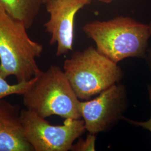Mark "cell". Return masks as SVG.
Instances as JSON below:
<instances>
[{"instance_id":"cell-1","label":"cell","mask_w":151,"mask_h":151,"mask_svg":"<svg viewBox=\"0 0 151 151\" xmlns=\"http://www.w3.org/2000/svg\"><path fill=\"white\" fill-rule=\"evenodd\" d=\"M82 30L99 52L116 63L128 58H145L151 38L149 24L128 16L86 23Z\"/></svg>"},{"instance_id":"cell-2","label":"cell","mask_w":151,"mask_h":151,"mask_svg":"<svg viewBox=\"0 0 151 151\" xmlns=\"http://www.w3.org/2000/svg\"><path fill=\"white\" fill-rule=\"evenodd\" d=\"M25 24L10 16L0 6V77L11 76L17 82L32 80L41 72L37 58L43 45L32 40Z\"/></svg>"},{"instance_id":"cell-3","label":"cell","mask_w":151,"mask_h":151,"mask_svg":"<svg viewBox=\"0 0 151 151\" xmlns=\"http://www.w3.org/2000/svg\"><path fill=\"white\" fill-rule=\"evenodd\" d=\"M27 109L46 119L58 115L65 119H80L81 101L62 70L50 65L34 78L30 86L22 95Z\"/></svg>"},{"instance_id":"cell-4","label":"cell","mask_w":151,"mask_h":151,"mask_svg":"<svg viewBox=\"0 0 151 151\" xmlns=\"http://www.w3.org/2000/svg\"><path fill=\"white\" fill-rule=\"evenodd\" d=\"M63 71L77 97L89 100L119 83L124 73L118 65L89 46L73 52L63 64Z\"/></svg>"},{"instance_id":"cell-5","label":"cell","mask_w":151,"mask_h":151,"mask_svg":"<svg viewBox=\"0 0 151 151\" xmlns=\"http://www.w3.org/2000/svg\"><path fill=\"white\" fill-rule=\"evenodd\" d=\"M25 135L35 151H68L86 130L83 119H65L62 125H53L29 110L20 113Z\"/></svg>"},{"instance_id":"cell-6","label":"cell","mask_w":151,"mask_h":151,"mask_svg":"<svg viewBox=\"0 0 151 151\" xmlns=\"http://www.w3.org/2000/svg\"><path fill=\"white\" fill-rule=\"evenodd\" d=\"M128 107L125 87L119 83L101 92L92 100L81 101V118L88 133L108 132L124 118Z\"/></svg>"},{"instance_id":"cell-7","label":"cell","mask_w":151,"mask_h":151,"mask_svg":"<svg viewBox=\"0 0 151 151\" xmlns=\"http://www.w3.org/2000/svg\"><path fill=\"white\" fill-rule=\"evenodd\" d=\"M92 0H47L45 2L49 19L44 26L51 35L50 44H57L56 55L67 54L73 49L74 23L77 13Z\"/></svg>"},{"instance_id":"cell-8","label":"cell","mask_w":151,"mask_h":151,"mask_svg":"<svg viewBox=\"0 0 151 151\" xmlns=\"http://www.w3.org/2000/svg\"><path fill=\"white\" fill-rule=\"evenodd\" d=\"M17 105L0 100V151H32L22 123Z\"/></svg>"},{"instance_id":"cell-9","label":"cell","mask_w":151,"mask_h":151,"mask_svg":"<svg viewBox=\"0 0 151 151\" xmlns=\"http://www.w3.org/2000/svg\"><path fill=\"white\" fill-rule=\"evenodd\" d=\"M44 0H0L1 6L10 16L22 22L27 29L32 26Z\"/></svg>"},{"instance_id":"cell-10","label":"cell","mask_w":151,"mask_h":151,"mask_svg":"<svg viewBox=\"0 0 151 151\" xmlns=\"http://www.w3.org/2000/svg\"><path fill=\"white\" fill-rule=\"evenodd\" d=\"M34 78L30 81L17 82V83L11 85L5 78L0 77V100L14 95L22 96L32 85Z\"/></svg>"},{"instance_id":"cell-11","label":"cell","mask_w":151,"mask_h":151,"mask_svg":"<svg viewBox=\"0 0 151 151\" xmlns=\"http://www.w3.org/2000/svg\"><path fill=\"white\" fill-rule=\"evenodd\" d=\"M96 134L88 133L85 139H79L70 148L72 151H94L96 150Z\"/></svg>"},{"instance_id":"cell-12","label":"cell","mask_w":151,"mask_h":151,"mask_svg":"<svg viewBox=\"0 0 151 151\" xmlns=\"http://www.w3.org/2000/svg\"><path fill=\"white\" fill-rule=\"evenodd\" d=\"M148 94H149V99L151 103V84H150L148 86ZM125 121L127 122L130 124H132L133 125H135L137 127H140L141 128L145 129L148 130L150 131L151 133V117L150 119L148 120L147 121L145 122H138V121H135V120H130L128 118H126L124 117V119Z\"/></svg>"},{"instance_id":"cell-13","label":"cell","mask_w":151,"mask_h":151,"mask_svg":"<svg viewBox=\"0 0 151 151\" xmlns=\"http://www.w3.org/2000/svg\"><path fill=\"white\" fill-rule=\"evenodd\" d=\"M149 26H150V29L151 37V21L150 22V24H149ZM145 59L147 61V63L148 65V68H149V70H150L151 74V47L150 48H148V49H147L146 57H145Z\"/></svg>"},{"instance_id":"cell-14","label":"cell","mask_w":151,"mask_h":151,"mask_svg":"<svg viewBox=\"0 0 151 151\" xmlns=\"http://www.w3.org/2000/svg\"><path fill=\"white\" fill-rule=\"evenodd\" d=\"M97 1H101V2H103L104 3H110L112 1V0H97Z\"/></svg>"},{"instance_id":"cell-15","label":"cell","mask_w":151,"mask_h":151,"mask_svg":"<svg viewBox=\"0 0 151 151\" xmlns=\"http://www.w3.org/2000/svg\"><path fill=\"white\" fill-rule=\"evenodd\" d=\"M47 1V0H44V4H45V2Z\"/></svg>"}]
</instances>
